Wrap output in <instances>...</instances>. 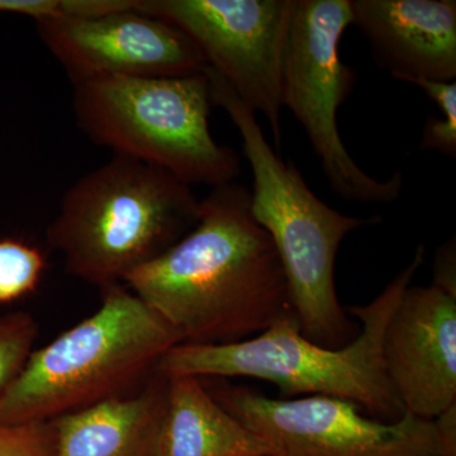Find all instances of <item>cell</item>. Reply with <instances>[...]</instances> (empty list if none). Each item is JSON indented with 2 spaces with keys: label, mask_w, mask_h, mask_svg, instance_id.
<instances>
[{
  "label": "cell",
  "mask_w": 456,
  "mask_h": 456,
  "mask_svg": "<svg viewBox=\"0 0 456 456\" xmlns=\"http://www.w3.org/2000/svg\"><path fill=\"white\" fill-rule=\"evenodd\" d=\"M46 260L37 248L14 239L0 240V303L32 293L40 283Z\"/></svg>",
  "instance_id": "cell-15"
},
{
  "label": "cell",
  "mask_w": 456,
  "mask_h": 456,
  "mask_svg": "<svg viewBox=\"0 0 456 456\" xmlns=\"http://www.w3.org/2000/svg\"><path fill=\"white\" fill-rule=\"evenodd\" d=\"M38 326L27 312L0 314V397L31 356Z\"/></svg>",
  "instance_id": "cell-16"
},
{
  "label": "cell",
  "mask_w": 456,
  "mask_h": 456,
  "mask_svg": "<svg viewBox=\"0 0 456 456\" xmlns=\"http://www.w3.org/2000/svg\"><path fill=\"white\" fill-rule=\"evenodd\" d=\"M353 25L351 0H292L283 59V107L301 123L330 187L342 200L389 203L403 189L401 171L378 180L356 164L342 142L338 110L354 73L341 61L340 42Z\"/></svg>",
  "instance_id": "cell-7"
},
{
  "label": "cell",
  "mask_w": 456,
  "mask_h": 456,
  "mask_svg": "<svg viewBox=\"0 0 456 456\" xmlns=\"http://www.w3.org/2000/svg\"><path fill=\"white\" fill-rule=\"evenodd\" d=\"M434 283L448 289L456 290L455 281V246L452 242L440 248L435 263Z\"/></svg>",
  "instance_id": "cell-20"
},
{
  "label": "cell",
  "mask_w": 456,
  "mask_h": 456,
  "mask_svg": "<svg viewBox=\"0 0 456 456\" xmlns=\"http://www.w3.org/2000/svg\"><path fill=\"white\" fill-rule=\"evenodd\" d=\"M126 7L86 17L35 20L42 44L74 86L110 77H170L203 73L206 60L175 26Z\"/></svg>",
  "instance_id": "cell-10"
},
{
  "label": "cell",
  "mask_w": 456,
  "mask_h": 456,
  "mask_svg": "<svg viewBox=\"0 0 456 456\" xmlns=\"http://www.w3.org/2000/svg\"><path fill=\"white\" fill-rule=\"evenodd\" d=\"M102 293L95 314L32 351L0 397V425L46 424L121 395L182 344L163 318L122 284Z\"/></svg>",
  "instance_id": "cell-5"
},
{
  "label": "cell",
  "mask_w": 456,
  "mask_h": 456,
  "mask_svg": "<svg viewBox=\"0 0 456 456\" xmlns=\"http://www.w3.org/2000/svg\"><path fill=\"white\" fill-rule=\"evenodd\" d=\"M77 128L113 155L161 167L188 185L236 182L239 156L209 130L211 84L203 73L110 77L74 86Z\"/></svg>",
  "instance_id": "cell-6"
},
{
  "label": "cell",
  "mask_w": 456,
  "mask_h": 456,
  "mask_svg": "<svg viewBox=\"0 0 456 456\" xmlns=\"http://www.w3.org/2000/svg\"><path fill=\"white\" fill-rule=\"evenodd\" d=\"M200 213L191 185L161 167L113 155L68 189L47 242L69 274L104 290L176 244Z\"/></svg>",
  "instance_id": "cell-4"
},
{
  "label": "cell",
  "mask_w": 456,
  "mask_h": 456,
  "mask_svg": "<svg viewBox=\"0 0 456 456\" xmlns=\"http://www.w3.org/2000/svg\"><path fill=\"white\" fill-rule=\"evenodd\" d=\"M425 261L419 246L412 261L373 302L347 308L362 330L340 349L310 341L297 320H284L244 341L224 345L179 344L159 362L156 371L206 378H254L274 384L281 398L325 395L358 404L380 421L403 416L383 360V338L393 312Z\"/></svg>",
  "instance_id": "cell-2"
},
{
  "label": "cell",
  "mask_w": 456,
  "mask_h": 456,
  "mask_svg": "<svg viewBox=\"0 0 456 456\" xmlns=\"http://www.w3.org/2000/svg\"><path fill=\"white\" fill-rule=\"evenodd\" d=\"M353 25L395 79H456L454 0H351Z\"/></svg>",
  "instance_id": "cell-12"
},
{
  "label": "cell",
  "mask_w": 456,
  "mask_h": 456,
  "mask_svg": "<svg viewBox=\"0 0 456 456\" xmlns=\"http://www.w3.org/2000/svg\"><path fill=\"white\" fill-rule=\"evenodd\" d=\"M143 391L104 399L51 421L53 456H159L167 402V377Z\"/></svg>",
  "instance_id": "cell-13"
},
{
  "label": "cell",
  "mask_w": 456,
  "mask_h": 456,
  "mask_svg": "<svg viewBox=\"0 0 456 456\" xmlns=\"http://www.w3.org/2000/svg\"><path fill=\"white\" fill-rule=\"evenodd\" d=\"M250 198L236 182L212 188L196 226L123 281L182 344H233L297 320L281 257Z\"/></svg>",
  "instance_id": "cell-1"
},
{
  "label": "cell",
  "mask_w": 456,
  "mask_h": 456,
  "mask_svg": "<svg viewBox=\"0 0 456 456\" xmlns=\"http://www.w3.org/2000/svg\"><path fill=\"white\" fill-rule=\"evenodd\" d=\"M88 0H0V13H17L37 20L47 17H77L88 13Z\"/></svg>",
  "instance_id": "cell-18"
},
{
  "label": "cell",
  "mask_w": 456,
  "mask_h": 456,
  "mask_svg": "<svg viewBox=\"0 0 456 456\" xmlns=\"http://www.w3.org/2000/svg\"><path fill=\"white\" fill-rule=\"evenodd\" d=\"M204 74L213 106L221 107L241 134L254 175L251 213L281 257L299 331L321 346L340 349L356 335L336 293V256L345 237L374 220L342 215L322 202L293 163L269 145L256 113L226 80L208 66Z\"/></svg>",
  "instance_id": "cell-3"
},
{
  "label": "cell",
  "mask_w": 456,
  "mask_h": 456,
  "mask_svg": "<svg viewBox=\"0 0 456 456\" xmlns=\"http://www.w3.org/2000/svg\"><path fill=\"white\" fill-rule=\"evenodd\" d=\"M0 456H53L50 422L0 425Z\"/></svg>",
  "instance_id": "cell-17"
},
{
  "label": "cell",
  "mask_w": 456,
  "mask_h": 456,
  "mask_svg": "<svg viewBox=\"0 0 456 456\" xmlns=\"http://www.w3.org/2000/svg\"><path fill=\"white\" fill-rule=\"evenodd\" d=\"M387 377L406 412L435 419L456 406V290L408 287L383 338Z\"/></svg>",
  "instance_id": "cell-11"
},
{
  "label": "cell",
  "mask_w": 456,
  "mask_h": 456,
  "mask_svg": "<svg viewBox=\"0 0 456 456\" xmlns=\"http://www.w3.org/2000/svg\"><path fill=\"white\" fill-rule=\"evenodd\" d=\"M209 392L272 456H456V437L437 419L404 412L380 421L353 402L325 395L275 399L244 386Z\"/></svg>",
  "instance_id": "cell-8"
},
{
  "label": "cell",
  "mask_w": 456,
  "mask_h": 456,
  "mask_svg": "<svg viewBox=\"0 0 456 456\" xmlns=\"http://www.w3.org/2000/svg\"><path fill=\"white\" fill-rule=\"evenodd\" d=\"M134 8L184 32L207 66L268 119L281 151L283 59L292 0H136Z\"/></svg>",
  "instance_id": "cell-9"
},
{
  "label": "cell",
  "mask_w": 456,
  "mask_h": 456,
  "mask_svg": "<svg viewBox=\"0 0 456 456\" xmlns=\"http://www.w3.org/2000/svg\"><path fill=\"white\" fill-rule=\"evenodd\" d=\"M422 150L441 152L455 158L456 155V114L430 117L426 122L421 140Z\"/></svg>",
  "instance_id": "cell-19"
},
{
  "label": "cell",
  "mask_w": 456,
  "mask_h": 456,
  "mask_svg": "<svg viewBox=\"0 0 456 456\" xmlns=\"http://www.w3.org/2000/svg\"><path fill=\"white\" fill-rule=\"evenodd\" d=\"M159 456H272V452L216 401L200 378L171 375Z\"/></svg>",
  "instance_id": "cell-14"
}]
</instances>
